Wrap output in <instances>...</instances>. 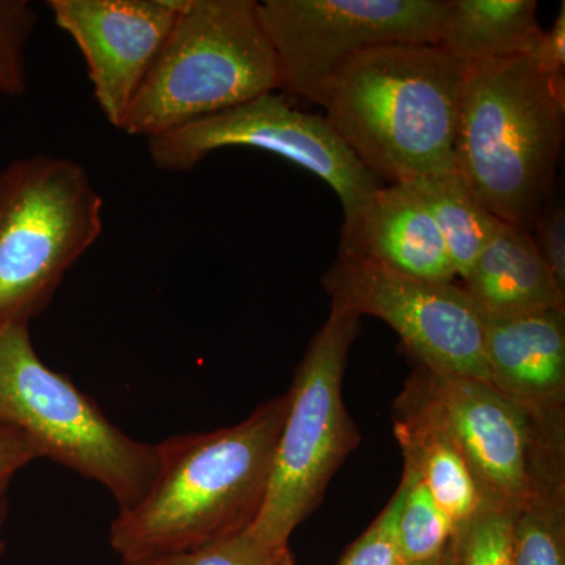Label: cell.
<instances>
[{
  "label": "cell",
  "mask_w": 565,
  "mask_h": 565,
  "mask_svg": "<svg viewBox=\"0 0 565 565\" xmlns=\"http://www.w3.org/2000/svg\"><path fill=\"white\" fill-rule=\"evenodd\" d=\"M288 408L285 393L234 426L156 444L150 487L111 522L109 542L121 563L181 555L252 530Z\"/></svg>",
  "instance_id": "obj_1"
},
{
  "label": "cell",
  "mask_w": 565,
  "mask_h": 565,
  "mask_svg": "<svg viewBox=\"0 0 565 565\" xmlns=\"http://www.w3.org/2000/svg\"><path fill=\"white\" fill-rule=\"evenodd\" d=\"M467 70L440 44L375 47L334 76L319 106L386 184L452 172Z\"/></svg>",
  "instance_id": "obj_2"
},
{
  "label": "cell",
  "mask_w": 565,
  "mask_h": 565,
  "mask_svg": "<svg viewBox=\"0 0 565 565\" xmlns=\"http://www.w3.org/2000/svg\"><path fill=\"white\" fill-rule=\"evenodd\" d=\"M565 84L530 57L468 65L456 170L493 217L533 233L555 191Z\"/></svg>",
  "instance_id": "obj_3"
},
{
  "label": "cell",
  "mask_w": 565,
  "mask_h": 565,
  "mask_svg": "<svg viewBox=\"0 0 565 565\" xmlns=\"http://www.w3.org/2000/svg\"><path fill=\"white\" fill-rule=\"evenodd\" d=\"M281 92L277 54L255 0H185L121 131L172 132Z\"/></svg>",
  "instance_id": "obj_4"
},
{
  "label": "cell",
  "mask_w": 565,
  "mask_h": 565,
  "mask_svg": "<svg viewBox=\"0 0 565 565\" xmlns=\"http://www.w3.org/2000/svg\"><path fill=\"white\" fill-rule=\"evenodd\" d=\"M102 193L84 167L57 156L0 170V330L31 326L103 233Z\"/></svg>",
  "instance_id": "obj_5"
},
{
  "label": "cell",
  "mask_w": 565,
  "mask_h": 565,
  "mask_svg": "<svg viewBox=\"0 0 565 565\" xmlns=\"http://www.w3.org/2000/svg\"><path fill=\"white\" fill-rule=\"evenodd\" d=\"M0 427L24 437L39 459L98 482L118 512L139 503L154 478V445L122 433L90 396L47 366L29 326L0 330Z\"/></svg>",
  "instance_id": "obj_6"
},
{
  "label": "cell",
  "mask_w": 565,
  "mask_h": 565,
  "mask_svg": "<svg viewBox=\"0 0 565 565\" xmlns=\"http://www.w3.org/2000/svg\"><path fill=\"white\" fill-rule=\"evenodd\" d=\"M360 327L362 318L332 307L294 374L266 501L252 526L273 548H289L296 527L321 504L333 476L360 445L343 399L348 356Z\"/></svg>",
  "instance_id": "obj_7"
},
{
  "label": "cell",
  "mask_w": 565,
  "mask_h": 565,
  "mask_svg": "<svg viewBox=\"0 0 565 565\" xmlns=\"http://www.w3.org/2000/svg\"><path fill=\"white\" fill-rule=\"evenodd\" d=\"M427 399L470 467L486 508L515 514L565 494L564 414H539L490 382L415 371Z\"/></svg>",
  "instance_id": "obj_8"
},
{
  "label": "cell",
  "mask_w": 565,
  "mask_h": 565,
  "mask_svg": "<svg viewBox=\"0 0 565 565\" xmlns=\"http://www.w3.org/2000/svg\"><path fill=\"white\" fill-rule=\"evenodd\" d=\"M163 172H191L212 152L253 148L286 159L321 178L340 199L343 234L351 233L382 185L322 115L292 106L281 92L266 93L221 114L147 140Z\"/></svg>",
  "instance_id": "obj_9"
},
{
  "label": "cell",
  "mask_w": 565,
  "mask_h": 565,
  "mask_svg": "<svg viewBox=\"0 0 565 565\" xmlns=\"http://www.w3.org/2000/svg\"><path fill=\"white\" fill-rule=\"evenodd\" d=\"M448 0H264L288 98L321 104L338 73L375 47L438 44Z\"/></svg>",
  "instance_id": "obj_10"
},
{
  "label": "cell",
  "mask_w": 565,
  "mask_h": 565,
  "mask_svg": "<svg viewBox=\"0 0 565 565\" xmlns=\"http://www.w3.org/2000/svg\"><path fill=\"white\" fill-rule=\"evenodd\" d=\"M322 286L333 308L388 323L424 370L489 382L484 313L459 281L418 280L340 253Z\"/></svg>",
  "instance_id": "obj_11"
},
{
  "label": "cell",
  "mask_w": 565,
  "mask_h": 565,
  "mask_svg": "<svg viewBox=\"0 0 565 565\" xmlns=\"http://www.w3.org/2000/svg\"><path fill=\"white\" fill-rule=\"evenodd\" d=\"M185 0H50L55 24L87 63L93 96L122 129L134 99L184 9Z\"/></svg>",
  "instance_id": "obj_12"
},
{
  "label": "cell",
  "mask_w": 565,
  "mask_h": 565,
  "mask_svg": "<svg viewBox=\"0 0 565 565\" xmlns=\"http://www.w3.org/2000/svg\"><path fill=\"white\" fill-rule=\"evenodd\" d=\"M484 318L490 384L539 414H564L565 310Z\"/></svg>",
  "instance_id": "obj_13"
},
{
  "label": "cell",
  "mask_w": 565,
  "mask_h": 565,
  "mask_svg": "<svg viewBox=\"0 0 565 565\" xmlns=\"http://www.w3.org/2000/svg\"><path fill=\"white\" fill-rule=\"evenodd\" d=\"M340 253L424 281L456 282L455 264L426 204L404 182L382 184Z\"/></svg>",
  "instance_id": "obj_14"
},
{
  "label": "cell",
  "mask_w": 565,
  "mask_h": 565,
  "mask_svg": "<svg viewBox=\"0 0 565 565\" xmlns=\"http://www.w3.org/2000/svg\"><path fill=\"white\" fill-rule=\"evenodd\" d=\"M394 437L403 451L404 471L426 486L456 533L486 508L470 467L415 373L394 403Z\"/></svg>",
  "instance_id": "obj_15"
},
{
  "label": "cell",
  "mask_w": 565,
  "mask_h": 565,
  "mask_svg": "<svg viewBox=\"0 0 565 565\" xmlns=\"http://www.w3.org/2000/svg\"><path fill=\"white\" fill-rule=\"evenodd\" d=\"M460 285L487 316L565 310V291L542 258L534 234L511 223H494Z\"/></svg>",
  "instance_id": "obj_16"
},
{
  "label": "cell",
  "mask_w": 565,
  "mask_h": 565,
  "mask_svg": "<svg viewBox=\"0 0 565 565\" xmlns=\"http://www.w3.org/2000/svg\"><path fill=\"white\" fill-rule=\"evenodd\" d=\"M535 0H448L440 44L465 65L527 57L541 40Z\"/></svg>",
  "instance_id": "obj_17"
},
{
  "label": "cell",
  "mask_w": 565,
  "mask_h": 565,
  "mask_svg": "<svg viewBox=\"0 0 565 565\" xmlns=\"http://www.w3.org/2000/svg\"><path fill=\"white\" fill-rule=\"evenodd\" d=\"M404 184L411 185L426 204L444 236L457 277L462 281L484 248L498 218L476 199L457 170L416 178Z\"/></svg>",
  "instance_id": "obj_18"
},
{
  "label": "cell",
  "mask_w": 565,
  "mask_h": 565,
  "mask_svg": "<svg viewBox=\"0 0 565 565\" xmlns=\"http://www.w3.org/2000/svg\"><path fill=\"white\" fill-rule=\"evenodd\" d=\"M514 565H565V494L541 498L512 519Z\"/></svg>",
  "instance_id": "obj_19"
},
{
  "label": "cell",
  "mask_w": 565,
  "mask_h": 565,
  "mask_svg": "<svg viewBox=\"0 0 565 565\" xmlns=\"http://www.w3.org/2000/svg\"><path fill=\"white\" fill-rule=\"evenodd\" d=\"M405 498L399 519L401 548L407 564L440 555L455 539L456 526L415 475L404 471Z\"/></svg>",
  "instance_id": "obj_20"
},
{
  "label": "cell",
  "mask_w": 565,
  "mask_h": 565,
  "mask_svg": "<svg viewBox=\"0 0 565 565\" xmlns=\"http://www.w3.org/2000/svg\"><path fill=\"white\" fill-rule=\"evenodd\" d=\"M39 14L28 0H0V95L21 96L28 90L25 47Z\"/></svg>",
  "instance_id": "obj_21"
},
{
  "label": "cell",
  "mask_w": 565,
  "mask_h": 565,
  "mask_svg": "<svg viewBox=\"0 0 565 565\" xmlns=\"http://www.w3.org/2000/svg\"><path fill=\"white\" fill-rule=\"evenodd\" d=\"M512 512L484 508L457 530L459 565H514Z\"/></svg>",
  "instance_id": "obj_22"
},
{
  "label": "cell",
  "mask_w": 565,
  "mask_h": 565,
  "mask_svg": "<svg viewBox=\"0 0 565 565\" xmlns=\"http://www.w3.org/2000/svg\"><path fill=\"white\" fill-rule=\"evenodd\" d=\"M292 561L289 548L263 544L248 530L193 552L122 565H288Z\"/></svg>",
  "instance_id": "obj_23"
},
{
  "label": "cell",
  "mask_w": 565,
  "mask_h": 565,
  "mask_svg": "<svg viewBox=\"0 0 565 565\" xmlns=\"http://www.w3.org/2000/svg\"><path fill=\"white\" fill-rule=\"evenodd\" d=\"M405 498V482L401 479L396 493L371 526L341 557L338 565H408L401 548L399 519Z\"/></svg>",
  "instance_id": "obj_24"
},
{
  "label": "cell",
  "mask_w": 565,
  "mask_h": 565,
  "mask_svg": "<svg viewBox=\"0 0 565 565\" xmlns=\"http://www.w3.org/2000/svg\"><path fill=\"white\" fill-rule=\"evenodd\" d=\"M535 245L541 252L542 258L552 270L557 285L565 291V212L563 203H552L542 212L535 223L533 234Z\"/></svg>",
  "instance_id": "obj_25"
},
{
  "label": "cell",
  "mask_w": 565,
  "mask_h": 565,
  "mask_svg": "<svg viewBox=\"0 0 565 565\" xmlns=\"http://www.w3.org/2000/svg\"><path fill=\"white\" fill-rule=\"evenodd\" d=\"M35 460H39V456L24 437L7 427H0V530L9 514L11 482Z\"/></svg>",
  "instance_id": "obj_26"
},
{
  "label": "cell",
  "mask_w": 565,
  "mask_h": 565,
  "mask_svg": "<svg viewBox=\"0 0 565 565\" xmlns=\"http://www.w3.org/2000/svg\"><path fill=\"white\" fill-rule=\"evenodd\" d=\"M541 73L565 84V6H561L555 24L542 33L534 51L527 55Z\"/></svg>",
  "instance_id": "obj_27"
},
{
  "label": "cell",
  "mask_w": 565,
  "mask_h": 565,
  "mask_svg": "<svg viewBox=\"0 0 565 565\" xmlns=\"http://www.w3.org/2000/svg\"><path fill=\"white\" fill-rule=\"evenodd\" d=\"M408 565H459V556H457L456 539L449 542L444 552L440 555L430 557V559L422 561V563L408 564Z\"/></svg>",
  "instance_id": "obj_28"
},
{
  "label": "cell",
  "mask_w": 565,
  "mask_h": 565,
  "mask_svg": "<svg viewBox=\"0 0 565 565\" xmlns=\"http://www.w3.org/2000/svg\"><path fill=\"white\" fill-rule=\"evenodd\" d=\"M3 555H6V542L0 537V561H2Z\"/></svg>",
  "instance_id": "obj_29"
},
{
  "label": "cell",
  "mask_w": 565,
  "mask_h": 565,
  "mask_svg": "<svg viewBox=\"0 0 565 565\" xmlns=\"http://www.w3.org/2000/svg\"><path fill=\"white\" fill-rule=\"evenodd\" d=\"M288 565H294V561H292V563H289Z\"/></svg>",
  "instance_id": "obj_30"
}]
</instances>
